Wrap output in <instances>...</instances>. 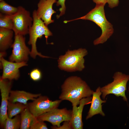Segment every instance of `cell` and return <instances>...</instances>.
<instances>
[{
  "mask_svg": "<svg viewBox=\"0 0 129 129\" xmlns=\"http://www.w3.org/2000/svg\"><path fill=\"white\" fill-rule=\"evenodd\" d=\"M3 0H0V1H2Z\"/></svg>",
  "mask_w": 129,
  "mask_h": 129,
  "instance_id": "cell-30",
  "label": "cell"
},
{
  "mask_svg": "<svg viewBox=\"0 0 129 129\" xmlns=\"http://www.w3.org/2000/svg\"><path fill=\"white\" fill-rule=\"evenodd\" d=\"M41 95L40 93L33 94L23 91L11 90L9 101L13 103L18 102L27 105L28 100L33 101Z\"/></svg>",
  "mask_w": 129,
  "mask_h": 129,
  "instance_id": "cell-15",
  "label": "cell"
},
{
  "mask_svg": "<svg viewBox=\"0 0 129 129\" xmlns=\"http://www.w3.org/2000/svg\"><path fill=\"white\" fill-rule=\"evenodd\" d=\"M128 91L129 93V86H128Z\"/></svg>",
  "mask_w": 129,
  "mask_h": 129,
  "instance_id": "cell-29",
  "label": "cell"
},
{
  "mask_svg": "<svg viewBox=\"0 0 129 129\" xmlns=\"http://www.w3.org/2000/svg\"><path fill=\"white\" fill-rule=\"evenodd\" d=\"M32 15L33 23L29 30V39L28 42V44L31 46L30 55L33 59H36L38 55L43 58H49L42 55L38 52L36 43L38 39L41 38L44 35L46 38V43L48 44V38L49 37L52 35V33L47 26L38 17L36 10L33 11Z\"/></svg>",
  "mask_w": 129,
  "mask_h": 129,
  "instance_id": "cell-3",
  "label": "cell"
},
{
  "mask_svg": "<svg viewBox=\"0 0 129 129\" xmlns=\"http://www.w3.org/2000/svg\"><path fill=\"white\" fill-rule=\"evenodd\" d=\"M12 81L0 78V90L1 102L0 107V126L3 128L5 121L8 117L7 108Z\"/></svg>",
  "mask_w": 129,
  "mask_h": 129,
  "instance_id": "cell-10",
  "label": "cell"
},
{
  "mask_svg": "<svg viewBox=\"0 0 129 129\" xmlns=\"http://www.w3.org/2000/svg\"><path fill=\"white\" fill-rule=\"evenodd\" d=\"M12 30L0 28V51H6L11 47L13 42Z\"/></svg>",
  "mask_w": 129,
  "mask_h": 129,
  "instance_id": "cell-16",
  "label": "cell"
},
{
  "mask_svg": "<svg viewBox=\"0 0 129 129\" xmlns=\"http://www.w3.org/2000/svg\"><path fill=\"white\" fill-rule=\"evenodd\" d=\"M65 0H58L56 2L57 6H61V7L59 9V11L60 12V14L59 15H57L56 16L57 18H59L65 14L66 9L65 5Z\"/></svg>",
  "mask_w": 129,
  "mask_h": 129,
  "instance_id": "cell-24",
  "label": "cell"
},
{
  "mask_svg": "<svg viewBox=\"0 0 129 129\" xmlns=\"http://www.w3.org/2000/svg\"><path fill=\"white\" fill-rule=\"evenodd\" d=\"M88 54L85 48L68 50L64 55L59 57L58 67L61 70L68 72L82 71L85 68L84 57Z\"/></svg>",
  "mask_w": 129,
  "mask_h": 129,
  "instance_id": "cell-4",
  "label": "cell"
},
{
  "mask_svg": "<svg viewBox=\"0 0 129 129\" xmlns=\"http://www.w3.org/2000/svg\"><path fill=\"white\" fill-rule=\"evenodd\" d=\"M57 2L56 0H40L38 4L37 15L47 26L54 22L52 16L56 12L53 9V6Z\"/></svg>",
  "mask_w": 129,
  "mask_h": 129,
  "instance_id": "cell-12",
  "label": "cell"
},
{
  "mask_svg": "<svg viewBox=\"0 0 129 129\" xmlns=\"http://www.w3.org/2000/svg\"><path fill=\"white\" fill-rule=\"evenodd\" d=\"M21 125L20 115L18 114L13 118H10L8 117L5 123L4 129H19Z\"/></svg>",
  "mask_w": 129,
  "mask_h": 129,
  "instance_id": "cell-19",
  "label": "cell"
},
{
  "mask_svg": "<svg viewBox=\"0 0 129 129\" xmlns=\"http://www.w3.org/2000/svg\"><path fill=\"white\" fill-rule=\"evenodd\" d=\"M106 1L109 7L111 8L117 6L119 3V0H106Z\"/></svg>",
  "mask_w": 129,
  "mask_h": 129,
  "instance_id": "cell-26",
  "label": "cell"
},
{
  "mask_svg": "<svg viewBox=\"0 0 129 129\" xmlns=\"http://www.w3.org/2000/svg\"><path fill=\"white\" fill-rule=\"evenodd\" d=\"M103 4H96L95 7L86 15L72 20L65 21V23L75 20L82 19L92 21L101 29L102 33L98 38L95 40L93 43L96 45L105 42L113 35L114 29L113 25L107 19Z\"/></svg>",
  "mask_w": 129,
  "mask_h": 129,
  "instance_id": "cell-2",
  "label": "cell"
},
{
  "mask_svg": "<svg viewBox=\"0 0 129 129\" xmlns=\"http://www.w3.org/2000/svg\"><path fill=\"white\" fill-rule=\"evenodd\" d=\"M0 68L3 70L0 79L11 81L17 80L20 76L19 69L27 65L26 62H16L7 61L4 58H0Z\"/></svg>",
  "mask_w": 129,
  "mask_h": 129,
  "instance_id": "cell-11",
  "label": "cell"
},
{
  "mask_svg": "<svg viewBox=\"0 0 129 129\" xmlns=\"http://www.w3.org/2000/svg\"><path fill=\"white\" fill-rule=\"evenodd\" d=\"M27 106L30 112L37 117L55 108H57L62 101L61 100L52 101L46 96L41 95Z\"/></svg>",
  "mask_w": 129,
  "mask_h": 129,
  "instance_id": "cell-8",
  "label": "cell"
},
{
  "mask_svg": "<svg viewBox=\"0 0 129 129\" xmlns=\"http://www.w3.org/2000/svg\"><path fill=\"white\" fill-rule=\"evenodd\" d=\"M30 77L32 80L34 81H38L41 80L42 74L40 70L38 68H35L30 72Z\"/></svg>",
  "mask_w": 129,
  "mask_h": 129,
  "instance_id": "cell-23",
  "label": "cell"
},
{
  "mask_svg": "<svg viewBox=\"0 0 129 129\" xmlns=\"http://www.w3.org/2000/svg\"><path fill=\"white\" fill-rule=\"evenodd\" d=\"M20 129H29L36 117L30 112L27 107L20 113Z\"/></svg>",
  "mask_w": 129,
  "mask_h": 129,
  "instance_id": "cell-17",
  "label": "cell"
},
{
  "mask_svg": "<svg viewBox=\"0 0 129 129\" xmlns=\"http://www.w3.org/2000/svg\"><path fill=\"white\" fill-rule=\"evenodd\" d=\"M46 124L44 121L39 120L37 117L31 126L30 129H48Z\"/></svg>",
  "mask_w": 129,
  "mask_h": 129,
  "instance_id": "cell-22",
  "label": "cell"
},
{
  "mask_svg": "<svg viewBox=\"0 0 129 129\" xmlns=\"http://www.w3.org/2000/svg\"><path fill=\"white\" fill-rule=\"evenodd\" d=\"M7 55L6 51L0 52V58H4Z\"/></svg>",
  "mask_w": 129,
  "mask_h": 129,
  "instance_id": "cell-28",
  "label": "cell"
},
{
  "mask_svg": "<svg viewBox=\"0 0 129 129\" xmlns=\"http://www.w3.org/2000/svg\"><path fill=\"white\" fill-rule=\"evenodd\" d=\"M52 129H72L70 121H64L63 125L60 127H57L55 126H53L51 127Z\"/></svg>",
  "mask_w": 129,
  "mask_h": 129,
  "instance_id": "cell-25",
  "label": "cell"
},
{
  "mask_svg": "<svg viewBox=\"0 0 129 129\" xmlns=\"http://www.w3.org/2000/svg\"><path fill=\"white\" fill-rule=\"evenodd\" d=\"M27 106L18 102L13 103L9 101L7 108V115L10 118L20 113Z\"/></svg>",
  "mask_w": 129,
  "mask_h": 129,
  "instance_id": "cell-18",
  "label": "cell"
},
{
  "mask_svg": "<svg viewBox=\"0 0 129 129\" xmlns=\"http://www.w3.org/2000/svg\"><path fill=\"white\" fill-rule=\"evenodd\" d=\"M102 94L100 86L98 87L95 91H93L92 95L91 105L86 118V120L97 114H100L103 117L105 116V114L102 110V104L106 103V101L101 99L100 96Z\"/></svg>",
  "mask_w": 129,
  "mask_h": 129,
  "instance_id": "cell-14",
  "label": "cell"
},
{
  "mask_svg": "<svg viewBox=\"0 0 129 129\" xmlns=\"http://www.w3.org/2000/svg\"><path fill=\"white\" fill-rule=\"evenodd\" d=\"M72 111L66 108H55L37 117L38 120L50 123L53 126L58 127L62 122L70 121L71 119Z\"/></svg>",
  "mask_w": 129,
  "mask_h": 129,
  "instance_id": "cell-9",
  "label": "cell"
},
{
  "mask_svg": "<svg viewBox=\"0 0 129 129\" xmlns=\"http://www.w3.org/2000/svg\"><path fill=\"white\" fill-rule=\"evenodd\" d=\"M61 89L59 99L69 101L72 106L79 105L81 99L91 96L94 91L86 81L76 76H71L66 78L62 85Z\"/></svg>",
  "mask_w": 129,
  "mask_h": 129,
  "instance_id": "cell-1",
  "label": "cell"
},
{
  "mask_svg": "<svg viewBox=\"0 0 129 129\" xmlns=\"http://www.w3.org/2000/svg\"><path fill=\"white\" fill-rule=\"evenodd\" d=\"M92 97L83 98L80 101L79 105L73 106L71 119L70 121L72 129H82L83 124L82 115L84 106L91 102Z\"/></svg>",
  "mask_w": 129,
  "mask_h": 129,
  "instance_id": "cell-13",
  "label": "cell"
},
{
  "mask_svg": "<svg viewBox=\"0 0 129 129\" xmlns=\"http://www.w3.org/2000/svg\"><path fill=\"white\" fill-rule=\"evenodd\" d=\"M13 22L11 16L0 13V28L12 30Z\"/></svg>",
  "mask_w": 129,
  "mask_h": 129,
  "instance_id": "cell-21",
  "label": "cell"
},
{
  "mask_svg": "<svg viewBox=\"0 0 129 129\" xmlns=\"http://www.w3.org/2000/svg\"><path fill=\"white\" fill-rule=\"evenodd\" d=\"M96 4H103L105 5L107 3L106 0H92Z\"/></svg>",
  "mask_w": 129,
  "mask_h": 129,
  "instance_id": "cell-27",
  "label": "cell"
},
{
  "mask_svg": "<svg viewBox=\"0 0 129 129\" xmlns=\"http://www.w3.org/2000/svg\"><path fill=\"white\" fill-rule=\"evenodd\" d=\"M113 78L112 82L101 87L102 98L104 100L107 96L112 94L117 97H122L124 101L127 102L125 92L129 80V75L118 71L114 73Z\"/></svg>",
  "mask_w": 129,
  "mask_h": 129,
  "instance_id": "cell-5",
  "label": "cell"
},
{
  "mask_svg": "<svg viewBox=\"0 0 129 129\" xmlns=\"http://www.w3.org/2000/svg\"><path fill=\"white\" fill-rule=\"evenodd\" d=\"M18 11L11 16L13 22L12 30L15 35L24 36L28 34L29 30L32 26L33 18L30 12L23 7H18Z\"/></svg>",
  "mask_w": 129,
  "mask_h": 129,
  "instance_id": "cell-6",
  "label": "cell"
},
{
  "mask_svg": "<svg viewBox=\"0 0 129 129\" xmlns=\"http://www.w3.org/2000/svg\"><path fill=\"white\" fill-rule=\"evenodd\" d=\"M22 35H15L14 39L11 47L12 53L9 61L16 62H27L31 51L25 43V38Z\"/></svg>",
  "mask_w": 129,
  "mask_h": 129,
  "instance_id": "cell-7",
  "label": "cell"
},
{
  "mask_svg": "<svg viewBox=\"0 0 129 129\" xmlns=\"http://www.w3.org/2000/svg\"><path fill=\"white\" fill-rule=\"evenodd\" d=\"M18 7L11 6L3 0L0 2V13L4 15L12 16L16 14L18 11Z\"/></svg>",
  "mask_w": 129,
  "mask_h": 129,
  "instance_id": "cell-20",
  "label": "cell"
}]
</instances>
